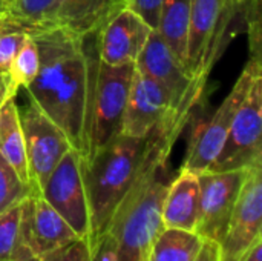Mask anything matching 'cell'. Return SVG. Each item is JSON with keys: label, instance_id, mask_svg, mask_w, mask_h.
I'll list each match as a JSON object with an SVG mask.
<instances>
[{"label": "cell", "instance_id": "cell-10", "mask_svg": "<svg viewBox=\"0 0 262 261\" xmlns=\"http://www.w3.org/2000/svg\"><path fill=\"white\" fill-rule=\"evenodd\" d=\"M40 197L57 211L80 238L91 237V215L83 182V157L69 149L52 171Z\"/></svg>", "mask_w": 262, "mask_h": 261}, {"label": "cell", "instance_id": "cell-11", "mask_svg": "<svg viewBox=\"0 0 262 261\" xmlns=\"http://www.w3.org/2000/svg\"><path fill=\"white\" fill-rule=\"evenodd\" d=\"M246 174L247 169L224 172L204 171L196 174L200 185V202L195 232L201 238L218 245L223 242Z\"/></svg>", "mask_w": 262, "mask_h": 261}, {"label": "cell", "instance_id": "cell-25", "mask_svg": "<svg viewBox=\"0 0 262 261\" xmlns=\"http://www.w3.org/2000/svg\"><path fill=\"white\" fill-rule=\"evenodd\" d=\"M94 251L88 238H78L71 245L41 257L40 261H92Z\"/></svg>", "mask_w": 262, "mask_h": 261}, {"label": "cell", "instance_id": "cell-2", "mask_svg": "<svg viewBox=\"0 0 262 261\" xmlns=\"http://www.w3.org/2000/svg\"><path fill=\"white\" fill-rule=\"evenodd\" d=\"M181 132L164 129L140 172L114 214L106 240L114 261H146L149 249L163 229V203L175 174L170 152Z\"/></svg>", "mask_w": 262, "mask_h": 261}, {"label": "cell", "instance_id": "cell-23", "mask_svg": "<svg viewBox=\"0 0 262 261\" xmlns=\"http://www.w3.org/2000/svg\"><path fill=\"white\" fill-rule=\"evenodd\" d=\"M38 66H40V57H38L37 43L31 34H26L12 57L8 74L12 78V82L20 89H23L35 78L38 72Z\"/></svg>", "mask_w": 262, "mask_h": 261}, {"label": "cell", "instance_id": "cell-5", "mask_svg": "<svg viewBox=\"0 0 262 261\" xmlns=\"http://www.w3.org/2000/svg\"><path fill=\"white\" fill-rule=\"evenodd\" d=\"M258 74H262L261 58L250 55L241 75L238 77L236 83L233 85L229 95L223 100V103L209 118L201 120L193 126L190 142L187 145L186 155L180 169H186L193 174L209 171V168L221 152L238 108L241 106L244 97L252 86L253 78Z\"/></svg>", "mask_w": 262, "mask_h": 261}, {"label": "cell", "instance_id": "cell-7", "mask_svg": "<svg viewBox=\"0 0 262 261\" xmlns=\"http://www.w3.org/2000/svg\"><path fill=\"white\" fill-rule=\"evenodd\" d=\"M262 165V74H258L232 122L227 138L209 171L224 172Z\"/></svg>", "mask_w": 262, "mask_h": 261}, {"label": "cell", "instance_id": "cell-24", "mask_svg": "<svg viewBox=\"0 0 262 261\" xmlns=\"http://www.w3.org/2000/svg\"><path fill=\"white\" fill-rule=\"evenodd\" d=\"M31 195H34L32 189L20 180L14 168L0 154V215Z\"/></svg>", "mask_w": 262, "mask_h": 261}, {"label": "cell", "instance_id": "cell-26", "mask_svg": "<svg viewBox=\"0 0 262 261\" xmlns=\"http://www.w3.org/2000/svg\"><path fill=\"white\" fill-rule=\"evenodd\" d=\"M163 0H127V8L140 15L152 31H157Z\"/></svg>", "mask_w": 262, "mask_h": 261}, {"label": "cell", "instance_id": "cell-22", "mask_svg": "<svg viewBox=\"0 0 262 261\" xmlns=\"http://www.w3.org/2000/svg\"><path fill=\"white\" fill-rule=\"evenodd\" d=\"M20 217V205L0 215V261H26L34 257L23 243Z\"/></svg>", "mask_w": 262, "mask_h": 261}, {"label": "cell", "instance_id": "cell-31", "mask_svg": "<svg viewBox=\"0 0 262 261\" xmlns=\"http://www.w3.org/2000/svg\"><path fill=\"white\" fill-rule=\"evenodd\" d=\"M239 261H262V240L256 242Z\"/></svg>", "mask_w": 262, "mask_h": 261}, {"label": "cell", "instance_id": "cell-17", "mask_svg": "<svg viewBox=\"0 0 262 261\" xmlns=\"http://www.w3.org/2000/svg\"><path fill=\"white\" fill-rule=\"evenodd\" d=\"M200 185L198 175L180 169L170 182L163 203V228L195 232L198 218Z\"/></svg>", "mask_w": 262, "mask_h": 261}, {"label": "cell", "instance_id": "cell-4", "mask_svg": "<svg viewBox=\"0 0 262 261\" xmlns=\"http://www.w3.org/2000/svg\"><path fill=\"white\" fill-rule=\"evenodd\" d=\"M239 6L238 0H192L184 66L201 91L227 46V32Z\"/></svg>", "mask_w": 262, "mask_h": 261}, {"label": "cell", "instance_id": "cell-19", "mask_svg": "<svg viewBox=\"0 0 262 261\" xmlns=\"http://www.w3.org/2000/svg\"><path fill=\"white\" fill-rule=\"evenodd\" d=\"M192 0H163L157 32L184 65Z\"/></svg>", "mask_w": 262, "mask_h": 261}, {"label": "cell", "instance_id": "cell-32", "mask_svg": "<svg viewBox=\"0 0 262 261\" xmlns=\"http://www.w3.org/2000/svg\"><path fill=\"white\" fill-rule=\"evenodd\" d=\"M5 32H25V31L12 22L0 18V34H5Z\"/></svg>", "mask_w": 262, "mask_h": 261}, {"label": "cell", "instance_id": "cell-16", "mask_svg": "<svg viewBox=\"0 0 262 261\" xmlns=\"http://www.w3.org/2000/svg\"><path fill=\"white\" fill-rule=\"evenodd\" d=\"M126 6L127 0H58L54 26L77 35L95 34Z\"/></svg>", "mask_w": 262, "mask_h": 261}, {"label": "cell", "instance_id": "cell-27", "mask_svg": "<svg viewBox=\"0 0 262 261\" xmlns=\"http://www.w3.org/2000/svg\"><path fill=\"white\" fill-rule=\"evenodd\" d=\"M26 32H5L0 34V72L8 74L12 57L18 49Z\"/></svg>", "mask_w": 262, "mask_h": 261}, {"label": "cell", "instance_id": "cell-33", "mask_svg": "<svg viewBox=\"0 0 262 261\" xmlns=\"http://www.w3.org/2000/svg\"><path fill=\"white\" fill-rule=\"evenodd\" d=\"M11 3H12V0H0V18L5 17V14H6Z\"/></svg>", "mask_w": 262, "mask_h": 261}, {"label": "cell", "instance_id": "cell-20", "mask_svg": "<svg viewBox=\"0 0 262 261\" xmlns=\"http://www.w3.org/2000/svg\"><path fill=\"white\" fill-rule=\"evenodd\" d=\"M203 243L204 238L196 232L163 228L154 240L146 261H193Z\"/></svg>", "mask_w": 262, "mask_h": 261}, {"label": "cell", "instance_id": "cell-34", "mask_svg": "<svg viewBox=\"0 0 262 261\" xmlns=\"http://www.w3.org/2000/svg\"><path fill=\"white\" fill-rule=\"evenodd\" d=\"M241 5H246V3H249V2H252V0H238Z\"/></svg>", "mask_w": 262, "mask_h": 261}, {"label": "cell", "instance_id": "cell-1", "mask_svg": "<svg viewBox=\"0 0 262 261\" xmlns=\"http://www.w3.org/2000/svg\"><path fill=\"white\" fill-rule=\"evenodd\" d=\"M31 35L37 43L40 66L35 78L23 89L63 131L72 149L86 158L100 65L98 32L77 35L54 26Z\"/></svg>", "mask_w": 262, "mask_h": 261}, {"label": "cell", "instance_id": "cell-29", "mask_svg": "<svg viewBox=\"0 0 262 261\" xmlns=\"http://www.w3.org/2000/svg\"><path fill=\"white\" fill-rule=\"evenodd\" d=\"M193 261H220V245L210 240H204L201 251Z\"/></svg>", "mask_w": 262, "mask_h": 261}, {"label": "cell", "instance_id": "cell-13", "mask_svg": "<svg viewBox=\"0 0 262 261\" xmlns=\"http://www.w3.org/2000/svg\"><path fill=\"white\" fill-rule=\"evenodd\" d=\"M164 125H170L180 131H184L186 128L175 120L169 100L160 86L135 66L129 98L124 109L121 134L130 137H146L155 128Z\"/></svg>", "mask_w": 262, "mask_h": 261}, {"label": "cell", "instance_id": "cell-18", "mask_svg": "<svg viewBox=\"0 0 262 261\" xmlns=\"http://www.w3.org/2000/svg\"><path fill=\"white\" fill-rule=\"evenodd\" d=\"M0 154L14 168L20 180L32 189L15 97L8 98L0 106Z\"/></svg>", "mask_w": 262, "mask_h": 261}, {"label": "cell", "instance_id": "cell-9", "mask_svg": "<svg viewBox=\"0 0 262 261\" xmlns=\"http://www.w3.org/2000/svg\"><path fill=\"white\" fill-rule=\"evenodd\" d=\"M135 65L107 66L100 62L92 98L88 157L121 134Z\"/></svg>", "mask_w": 262, "mask_h": 261}, {"label": "cell", "instance_id": "cell-3", "mask_svg": "<svg viewBox=\"0 0 262 261\" xmlns=\"http://www.w3.org/2000/svg\"><path fill=\"white\" fill-rule=\"evenodd\" d=\"M164 129L183 132L170 125H164L155 128L146 137L118 134L83 158V182L91 215L89 245L92 251L106 237L115 211L146 166Z\"/></svg>", "mask_w": 262, "mask_h": 261}, {"label": "cell", "instance_id": "cell-28", "mask_svg": "<svg viewBox=\"0 0 262 261\" xmlns=\"http://www.w3.org/2000/svg\"><path fill=\"white\" fill-rule=\"evenodd\" d=\"M20 88L12 82L9 74L0 72V106L11 97H17Z\"/></svg>", "mask_w": 262, "mask_h": 261}, {"label": "cell", "instance_id": "cell-12", "mask_svg": "<svg viewBox=\"0 0 262 261\" xmlns=\"http://www.w3.org/2000/svg\"><path fill=\"white\" fill-rule=\"evenodd\" d=\"M262 240V165L247 169L227 232L220 243V261H239Z\"/></svg>", "mask_w": 262, "mask_h": 261}, {"label": "cell", "instance_id": "cell-8", "mask_svg": "<svg viewBox=\"0 0 262 261\" xmlns=\"http://www.w3.org/2000/svg\"><path fill=\"white\" fill-rule=\"evenodd\" d=\"M18 108L25 151L34 195H40L46 180L72 148L63 131L28 97Z\"/></svg>", "mask_w": 262, "mask_h": 261}, {"label": "cell", "instance_id": "cell-6", "mask_svg": "<svg viewBox=\"0 0 262 261\" xmlns=\"http://www.w3.org/2000/svg\"><path fill=\"white\" fill-rule=\"evenodd\" d=\"M135 66L160 86L169 100L175 120L187 126L203 91L157 31H152Z\"/></svg>", "mask_w": 262, "mask_h": 261}, {"label": "cell", "instance_id": "cell-30", "mask_svg": "<svg viewBox=\"0 0 262 261\" xmlns=\"http://www.w3.org/2000/svg\"><path fill=\"white\" fill-rule=\"evenodd\" d=\"M92 261H114V249L106 238H103L101 243L94 251Z\"/></svg>", "mask_w": 262, "mask_h": 261}, {"label": "cell", "instance_id": "cell-15", "mask_svg": "<svg viewBox=\"0 0 262 261\" xmlns=\"http://www.w3.org/2000/svg\"><path fill=\"white\" fill-rule=\"evenodd\" d=\"M152 29L127 6L115 14L98 32V58L107 66L135 65Z\"/></svg>", "mask_w": 262, "mask_h": 261}, {"label": "cell", "instance_id": "cell-21", "mask_svg": "<svg viewBox=\"0 0 262 261\" xmlns=\"http://www.w3.org/2000/svg\"><path fill=\"white\" fill-rule=\"evenodd\" d=\"M58 0H12L3 20L18 25L26 34L54 28Z\"/></svg>", "mask_w": 262, "mask_h": 261}, {"label": "cell", "instance_id": "cell-14", "mask_svg": "<svg viewBox=\"0 0 262 261\" xmlns=\"http://www.w3.org/2000/svg\"><path fill=\"white\" fill-rule=\"evenodd\" d=\"M20 231L29 252L41 258L80 237L40 195H31L20 203Z\"/></svg>", "mask_w": 262, "mask_h": 261}, {"label": "cell", "instance_id": "cell-35", "mask_svg": "<svg viewBox=\"0 0 262 261\" xmlns=\"http://www.w3.org/2000/svg\"><path fill=\"white\" fill-rule=\"evenodd\" d=\"M26 261H40V258H37V257H32V258H29V260Z\"/></svg>", "mask_w": 262, "mask_h": 261}]
</instances>
